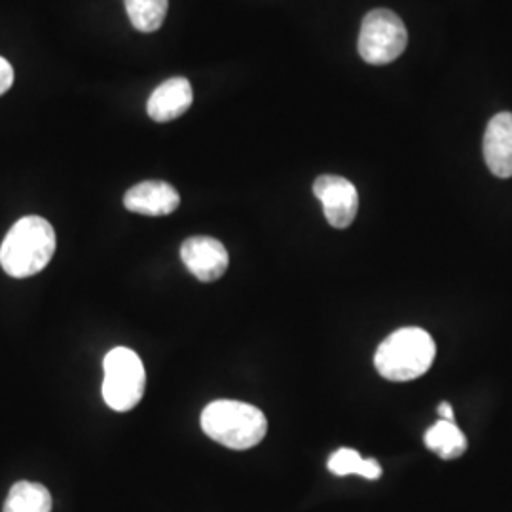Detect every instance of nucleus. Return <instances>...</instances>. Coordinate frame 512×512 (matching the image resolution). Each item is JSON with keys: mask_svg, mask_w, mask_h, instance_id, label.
Here are the masks:
<instances>
[{"mask_svg": "<svg viewBox=\"0 0 512 512\" xmlns=\"http://www.w3.org/2000/svg\"><path fill=\"white\" fill-rule=\"evenodd\" d=\"M103 399L116 412H129L145 395L147 374L141 357L128 348H114L103 361Z\"/></svg>", "mask_w": 512, "mask_h": 512, "instance_id": "4", "label": "nucleus"}, {"mask_svg": "<svg viewBox=\"0 0 512 512\" xmlns=\"http://www.w3.org/2000/svg\"><path fill=\"white\" fill-rule=\"evenodd\" d=\"M12 84H14V69L4 57H0V95L8 92Z\"/></svg>", "mask_w": 512, "mask_h": 512, "instance_id": "15", "label": "nucleus"}, {"mask_svg": "<svg viewBox=\"0 0 512 512\" xmlns=\"http://www.w3.org/2000/svg\"><path fill=\"white\" fill-rule=\"evenodd\" d=\"M131 25L141 33H154L167 16L169 0H124Z\"/></svg>", "mask_w": 512, "mask_h": 512, "instance_id": "14", "label": "nucleus"}, {"mask_svg": "<svg viewBox=\"0 0 512 512\" xmlns=\"http://www.w3.org/2000/svg\"><path fill=\"white\" fill-rule=\"evenodd\" d=\"M330 473L338 476L359 475L366 480H378L382 467L376 459H365L353 448H340L327 463Z\"/></svg>", "mask_w": 512, "mask_h": 512, "instance_id": "13", "label": "nucleus"}, {"mask_svg": "<svg viewBox=\"0 0 512 512\" xmlns=\"http://www.w3.org/2000/svg\"><path fill=\"white\" fill-rule=\"evenodd\" d=\"M181 258L188 272L203 283H213L228 270L230 256L219 239L209 236L188 238L181 245Z\"/></svg>", "mask_w": 512, "mask_h": 512, "instance_id": "7", "label": "nucleus"}, {"mask_svg": "<svg viewBox=\"0 0 512 512\" xmlns=\"http://www.w3.org/2000/svg\"><path fill=\"white\" fill-rule=\"evenodd\" d=\"M408 33L403 19L391 10H372L366 14L359 33V54L368 65H387L403 54Z\"/></svg>", "mask_w": 512, "mask_h": 512, "instance_id": "5", "label": "nucleus"}, {"mask_svg": "<svg viewBox=\"0 0 512 512\" xmlns=\"http://www.w3.org/2000/svg\"><path fill=\"white\" fill-rule=\"evenodd\" d=\"M484 160L499 179L512 177V112H499L484 133Z\"/></svg>", "mask_w": 512, "mask_h": 512, "instance_id": "9", "label": "nucleus"}, {"mask_svg": "<svg viewBox=\"0 0 512 512\" xmlns=\"http://www.w3.org/2000/svg\"><path fill=\"white\" fill-rule=\"evenodd\" d=\"M194 92L183 76H175L160 84L148 97L147 112L154 122H171L192 107Z\"/></svg>", "mask_w": 512, "mask_h": 512, "instance_id": "10", "label": "nucleus"}, {"mask_svg": "<svg viewBox=\"0 0 512 512\" xmlns=\"http://www.w3.org/2000/svg\"><path fill=\"white\" fill-rule=\"evenodd\" d=\"M437 346L429 332L406 327L387 336L376 349L374 366L389 382H410L429 372L435 361Z\"/></svg>", "mask_w": 512, "mask_h": 512, "instance_id": "2", "label": "nucleus"}, {"mask_svg": "<svg viewBox=\"0 0 512 512\" xmlns=\"http://www.w3.org/2000/svg\"><path fill=\"white\" fill-rule=\"evenodd\" d=\"M425 446L442 459H456L467 452V439L456 421L439 420L425 433Z\"/></svg>", "mask_w": 512, "mask_h": 512, "instance_id": "11", "label": "nucleus"}, {"mask_svg": "<svg viewBox=\"0 0 512 512\" xmlns=\"http://www.w3.org/2000/svg\"><path fill=\"white\" fill-rule=\"evenodd\" d=\"M313 194L323 205L325 217L332 228L344 230L351 226L359 211V194L355 184L338 175H321L313 183Z\"/></svg>", "mask_w": 512, "mask_h": 512, "instance_id": "6", "label": "nucleus"}, {"mask_svg": "<svg viewBox=\"0 0 512 512\" xmlns=\"http://www.w3.org/2000/svg\"><path fill=\"white\" fill-rule=\"evenodd\" d=\"M2 512H52V495L37 482H18L10 488Z\"/></svg>", "mask_w": 512, "mask_h": 512, "instance_id": "12", "label": "nucleus"}, {"mask_svg": "<svg viewBox=\"0 0 512 512\" xmlns=\"http://www.w3.org/2000/svg\"><path fill=\"white\" fill-rule=\"evenodd\" d=\"M437 412H439L440 420L454 421V408H452V404L446 403V401L440 403Z\"/></svg>", "mask_w": 512, "mask_h": 512, "instance_id": "16", "label": "nucleus"}, {"mask_svg": "<svg viewBox=\"0 0 512 512\" xmlns=\"http://www.w3.org/2000/svg\"><path fill=\"white\" fill-rule=\"evenodd\" d=\"M55 253L54 226L42 217L19 219L0 247V266L16 279L42 272Z\"/></svg>", "mask_w": 512, "mask_h": 512, "instance_id": "1", "label": "nucleus"}, {"mask_svg": "<svg viewBox=\"0 0 512 512\" xmlns=\"http://www.w3.org/2000/svg\"><path fill=\"white\" fill-rule=\"evenodd\" d=\"M203 433L230 450H249L266 437L268 420L260 408L239 401H215L202 414Z\"/></svg>", "mask_w": 512, "mask_h": 512, "instance_id": "3", "label": "nucleus"}, {"mask_svg": "<svg viewBox=\"0 0 512 512\" xmlns=\"http://www.w3.org/2000/svg\"><path fill=\"white\" fill-rule=\"evenodd\" d=\"M124 205L128 211L137 215L165 217L177 211L181 205V196L169 183L145 181L129 188L124 196Z\"/></svg>", "mask_w": 512, "mask_h": 512, "instance_id": "8", "label": "nucleus"}]
</instances>
